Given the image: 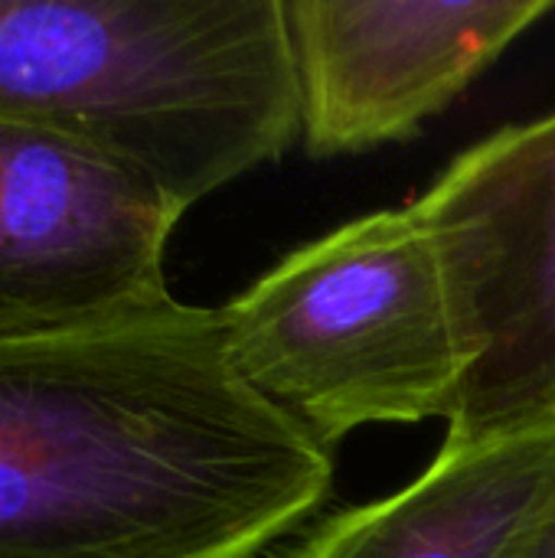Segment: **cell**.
<instances>
[{
	"label": "cell",
	"instance_id": "6da1fadb",
	"mask_svg": "<svg viewBox=\"0 0 555 558\" xmlns=\"http://www.w3.org/2000/svg\"><path fill=\"white\" fill-rule=\"evenodd\" d=\"M330 481L239 376L222 311L167 298L0 337V558H255Z\"/></svg>",
	"mask_w": 555,
	"mask_h": 558
},
{
	"label": "cell",
	"instance_id": "7a4b0ae2",
	"mask_svg": "<svg viewBox=\"0 0 555 558\" xmlns=\"http://www.w3.org/2000/svg\"><path fill=\"white\" fill-rule=\"evenodd\" d=\"M0 118L82 137L183 213L301 137L285 0H0Z\"/></svg>",
	"mask_w": 555,
	"mask_h": 558
},
{
	"label": "cell",
	"instance_id": "3957f363",
	"mask_svg": "<svg viewBox=\"0 0 555 558\" xmlns=\"http://www.w3.org/2000/svg\"><path fill=\"white\" fill-rule=\"evenodd\" d=\"M219 311L239 376L327 451L363 425L455 415L461 350L409 206L294 248Z\"/></svg>",
	"mask_w": 555,
	"mask_h": 558
},
{
	"label": "cell",
	"instance_id": "277c9868",
	"mask_svg": "<svg viewBox=\"0 0 555 558\" xmlns=\"http://www.w3.org/2000/svg\"><path fill=\"white\" fill-rule=\"evenodd\" d=\"M461 350L448 451L555 425V111L451 160L409 206Z\"/></svg>",
	"mask_w": 555,
	"mask_h": 558
},
{
	"label": "cell",
	"instance_id": "5b68a950",
	"mask_svg": "<svg viewBox=\"0 0 555 558\" xmlns=\"http://www.w3.org/2000/svg\"><path fill=\"white\" fill-rule=\"evenodd\" d=\"M183 209L95 144L0 118V337L108 320L167 298Z\"/></svg>",
	"mask_w": 555,
	"mask_h": 558
},
{
	"label": "cell",
	"instance_id": "8992f818",
	"mask_svg": "<svg viewBox=\"0 0 555 558\" xmlns=\"http://www.w3.org/2000/svg\"><path fill=\"white\" fill-rule=\"evenodd\" d=\"M311 157L409 141L555 0H285Z\"/></svg>",
	"mask_w": 555,
	"mask_h": 558
},
{
	"label": "cell",
	"instance_id": "52a82bcc",
	"mask_svg": "<svg viewBox=\"0 0 555 558\" xmlns=\"http://www.w3.org/2000/svg\"><path fill=\"white\" fill-rule=\"evenodd\" d=\"M281 558H555V425L442 448L419 481L321 520Z\"/></svg>",
	"mask_w": 555,
	"mask_h": 558
}]
</instances>
